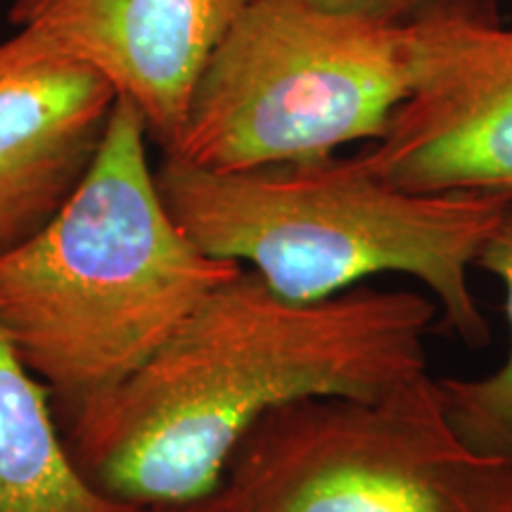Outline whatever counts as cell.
Returning a JSON list of instances; mask_svg holds the SVG:
<instances>
[{
	"mask_svg": "<svg viewBox=\"0 0 512 512\" xmlns=\"http://www.w3.org/2000/svg\"><path fill=\"white\" fill-rule=\"evenodd\" d=\"M437 325L420 292L358 285L299 302L240 268L133 380L64 425L69 451L128 508L202 501L266 413L311 396L377 399L425 375Z\"/></svg>",
	"mask_w": 512,
	"mask_h": 512,
	"instance_id": "6da1fadb",
	"label": "cell"
},
{
	"mask_svg": "<svg viewBox=\"0 0 512 512\" xmlns=\"http://www.w3.org/2000/svg\"><path fill=\"white\" fill-rule=\"evenodd\" d=\"M150 143L140 112L117 98L76 190L0 254V332L48 389L62 427L133 380L242 268L178 226Z\"/></svg>",
	"mask_w": 512,
	"mask_h": 512,
	"instance_id": "7a4b0ae2",
	"label": "cell"
},
{
	"mask_svg": "<svg viewBox=\"0 0 512 512\" xmlns=\"http://www.w3.org/2000/svg\"><path fill=\"white\" fill-rule=\"evenodd\" d=\"M157 183L197 247L287 299L313 302L373 275H408L432 294L453 337L470 349L489 344L470 271L508 209L501 200L396 188L354 155L238 171L162 155Z\"/></svg>",
	"mask_w": 512,
	"mask_h": 512,
	"instance_id": "3957f363",
	"label": "cell"
},
{
	"mask_svg": "<svg viewBox=\"0 0 512 512\" xmlns=\"http://www.w3.org/2000/svg\"><path fill=\"white\" fill-rule=\"evenodd\" d=\"M411 79V22H377L318 0H249L164 155L211 171L332 157L380 138Z\"/></svg>",
	"mask_w": 512,
	"mask_h": 512,
	"instance_id": "277c9868",
	"label": "cell"
},
{
	"mask_svg": "<svg viewBox=\"0 0 512 512\" xmlns=\"http://www.w3.org/2000/svg\"><path fill=\"white\" fill-rule=\"evenodd\" d=\"M226 512H512V460L470 446L430 373L377 399L266 413L228 460Z\"/></svg>",
	"mask_w": 512,
	"mask_h": 512,
	"instance_id": "5b68a950",
	"label": "cell"
},
{
	"mask_svg": "<svg viewBox=\"0 0 512 512\" xmlns=\"http://www.w3.org/2000/svg\"><path fill=\"white\" fill-rule=\"evenodd\" d=\"M411 27V88L354 157L396 188L512 204V27L496 0H448Z\"/></svg>",
	"mask_w": 512,
	"mask_h": 512,
	"instance_id": "8992f818",
	"label": "cell"
},
{
	"mask_svg": "<svg viewBox=\"0 0 512 512\" xmlns=\"http://www.w3.org/2000/svg\"><path fill=\"white\" fill-rule=\"evenodd\" d=\"M249 0H12L17 31L0 41V74L79 64L100 74L169 152L207 62Z\"/></svg>",
	"mask_w": 512,
	"mask_h": 512,
	"instance_id": "52a82bcc",
	"label": "cell"
},
{
	"mask_svg": "<svg viewBox=\"0 0 512 512\" xmlns=\"http://www.w3.org/2000/svg\"><path fill=\"white\" fill-rule=\"evenodd\" d=\"M117 93L79 64L0 74V254L22 245L76 190Z\"/></svg>",
	"mask_w": 512,
	"mask_h": 512,
	"instance_id": "ba28073f",
	"label": "cell"
},
{
	"mask_svg": "<svg viewBox=\"0 0 512 512\" xmlns=\"http://www.w3.org/2000/svg\"><path fill=\"white\" fill-rule=\"evenodd\" d=\"M0 512H143L102 496L69 451L48 389L0 332Z\"/></svg>",
	"mask_w": 512,
	"mask_h": 512,
	"instance_id": "9c48e42d",
	"label": "cell"
},
{
	"mask_svg": "<svg viewBox=\"0 0 512 512\" xmlns=\"http://www.w3.org/2000/svg\"><path fill=\"white\" fill-rule=\"evenodd\" d=\"M477 266L503 287L510 344L501 366L479 377H437L448 420L467 444L512 460V204L484 242Z\"/></svg>",
	"mask_w": 512,
	"mask_h": 512,
	"instance_id": "30bf717a",
	"label": "cell"
},
{
	"mask_svg": "<svg viewBox=\"0 0 512 512\" xmlns=\"http://www.w3.org/2000/svg\"><path fill=\"white\" fill-rule=\"evenodd\" d=\"M318 3H323L330 10L377 19V22L406 24L420 17L422 12L448 3V0H318Z\"/></svg>",
	"mask_w": 512,
	"mask_h": 512,
	"instance_id": "8fae6325",
	"label": "cell"
},
{
	"mask_svg": "<svg viewBox=\"0 0 512 512\" xmlns=\"http://www.w3.org/2000/svg\"><path fill=\"white\" fill-rule=\"evenodd\" d=\"M143 512H226V505H223L219 491L214 496L202 498V501L176 505V508H159V510H143Z\"/></svg>",
	"mask_w": 512,
	"mask_h": 512,
	"instance_id": "7c38bea8",
	"label": "cell"
}]
</instances>
